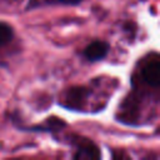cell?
<instances>
[{"mask_svg":"<svg viewBox=\"0 0 160 160\" xmlns=\"http://www.w3.org/2000/svg\"><path fill=\"white\" fill-rule=\"evenodd\" d=\"M66 139L69 140V144L75 150V152L72 154V159L95 160L101 156V151H100L99 146L91 139H88V138H84L80 135H75V134L68 135Z\"/></svg>","mask_w":160,"mask_h":160,"instance_id":"obj_1","label":"cell"},{"mask_svg":"<svg viewBox=\"0 0 160 160\" xmlns=\"http://www.w3.org/2000/svg\"><path fill=\"white\" fill-rule=\"evenodd\" d=\"M90 94L91 91L86 86H81V85L70 86L64 92L60 105L71 111H82L85 109V105Z\"/></svg>","mask_w":160,"mask_h":160,"instance_id":"obj_2","label":"cell"},{"mask_svg":"<svg viewBox=\"0 0 160 160\" xmlns=\"http://www.w3.org/2000/svg\"><path fill=\"white\" fill-rule=\"evenodd\" d=\"M109 51H110V44L108 41L94 40L84 48L81 56L89 62H98L104 60L108 56Z\"/></svg>","mask_w":160,"mask_h":160,"instance_id":"obj_3","label":"cell"},{"mask_svg":"<svg viewBox=\"0 0 160 160\" xmlns=\"http://www.w3.org/2000/svg\"><path fill=\"white\" fill-rule=\"evenodd\" d=\"M154 56H155L154 59L148 60L142 65V68H141V79L146 85H149L154 90H158L159 85H160V76H159L160 61H159V58H158L156 54Z\"/></svg>","mask_w":160,"mask_h":160,"instance_id":"obj_4","label":"cell"},{"mask_svg":"<svg viewBox=\"0 0 160 160\" xmlns=\"http://www.w3.org/2000/svg\"><path fill=\"white\" fill-rule=\"evenodd\" d=\"M66 126H68V124L64 121V119L58 118V116H50V118L45 119V121L42 124H38V125H34V126H19V129L26 130V131H32V132L54 134V132L61 131Z\"/></svg>","mask_w":160,"mask_h":160,"instance_id":"obj_5","label":"cell"},{"mask_svg":"<svg viewBox=\"0 0 160 160\" xmlns=\"http://www.w3.org/2000/svg\"><path fill=\"white\" fill-rule=\"evenodd\" d=\"M84 0H29L25 10H32L44 5H66V6H76L81 4Z\"/></svg>","mask_w":160,"mask_h":160,"instance_id":"obj_6","label":"cell"},{"mask_svg":"<svg viewBox=\"0 0 160 160\" xmlns=\"http://www.w3.org/2000/svg\"><path fill=\"white\" fill-rule=\"evenodd\" d=\"M14 35L15 32L12 26L5 21H0V48H4L10 44L14 39Z\"/></svg>","mask_w":160,"mask_h":160,"instance_id":"obj_7","label":"cell"},{"mask_svg":"<svg viewBox=\"0 0 160 160\" xmlns=\"http://www.w3.org/2000/svg\"><path fill=\"white\" fill-rule=\"evenodd\" d=\"M122 30L129 34V38L134 39V36H135V34H136V25H135L132 21H126V22L122 25Z\"/></svg>","mask_w":160,"mask_h":160,"instance_id":"obj_8","label":"cell"}]
</instances>
